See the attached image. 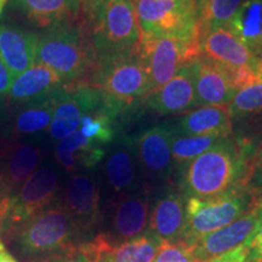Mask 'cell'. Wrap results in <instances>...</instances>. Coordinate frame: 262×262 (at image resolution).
Wrapping results in <instances>:
<instances>
[{
	"label": "cell",
	"mask_w": 262,
	"mask_h": 262,
	"mask_svg": "<svg viewBox=\"0 0 262 262\" xmlns=\"http://www.w3.org/2000/svg\"><path fill=\"white\" fill-rule=\"evenodd\" d=\"M249 180V157L233 136L222 139L181 168V188L186 198L222 194L235 187L248 186Z\"/></svg>",
	"instance_id": "cell-1"
},
{
	"label": "cell",
	"mask_w": 262,
	"mask_h": 262,
	"mask_svg": "<svg viewBox=\"0 0 262 262\" xmlns=\"http://www.w3.org/2000/svg\"><path fill=\"white\" fill-rule=\"evenodd\" d=\"M96 61L91 37L80 17L38 34L37 62L56 72L64 85L86 83Z\"/></svg>",
	"instance_id": "cell-2"
},
{
	"label": "cell",
	"mask_w": 262,
	"mask_h": 262,
	"mask_svg": "<svg viewBox=\"0 0 262 262\" xmlns=\"http://www.w3.org/2000/svg\"><path fill=\"white\" fill-rule=\"evenodd\" d=\"M79 17L97 58L139 49L141 33L135 0H83Z\"/></svg>",
	"instance_id": "cell-3"
},
{
	"label": "cell",
	"mask_w": 262,
	"mask_h": 262,
	"mask_svg": "<svg viewBox=\"0 0 262 262\" xmlns=\"http://www.w3.org/2000/svg\"><path fill=\"white\" fill-rule=\"evenodd\" d=\"M131 108L149 96V78L140 50L97 58L86 83Z\"/></svg>",
	"instance_id": "cell-4"
},
{
	"label": "cell",
	"mask_w": 262,
	"mask_h": 262,
	"mask_svg": "<svg viewBox=\"0 0 262 262\" xmlns=\"http://www.w3.org/2000/svg\"><path fill=\"white\" fill-rule=\"evenodd\" d=\"M79 231L63 205L55 203L15 229L11 237L25 254L51 256L77 244Z\"/></svg>",
	"instance_id": "cell-5"
},
{
	"label": "cell",
	"mask_w": 262,
	"mask_h": 262,
	"mask_svg": "<svg viewBox=\"0 0 262 262\" xmlns=\"http://www.w3.org/2000/svg\"><path fill=\"white\" fill-rule=\"evenodd\" d=\"M247 186L209 198H186V222L178 242L193 247L205 235L233 222L250 205Z\"/></svg>",
	"instance_id": "cell-6"
},
{
	"label": "cell",
	"mask_w": 262,
	"mask_h": 262,
	"mask_svg": "<svg viewBox=\"0 0 262 262\" xmlns=\"http://www.w3.org/2000/svg\"><path fill=\"white\" fill-rule=\"evenodd\" d=\"M60 173L54 166H39L14 194L0 203V232L10 237L19 226L55 204Z\"/></svg>",
	"instance_id": "cell-7"
},
{
	"label": "cell",
	"mask_w": 262,
	"mask_h": 262,
	"mask_svg": "<svg viewBox=\"0 0 262 262\" xmlns=\"http://www.w3.org/2000/svg\"><path fill=\"white\" fill-rule=\"evenodd\" d=\"M142 39L176 37L199 40L195 0H135Z\"/></svg>",
	"instance_id": "cell-8"
},
{
	"label": "cell",
	"mask_w": 262,
	"mask_h": 262,
	"mask_svg": "<svg viewBox=\"0 0 262 262\" xmlns=\"http://www.w3.org/2000/svg\"><path fill=\"white\" fill-rule=\"evenodd\" d=\"M139 50L148 71L149 95L169 83L180 68L201 55L199 40L176 37L142 39Z\"/></svg>",
	"instance_id": "cell-9"
},
{
	"label": "cell",
	"mask_w": 262,
	"mask_h": 262,
	"mask_svg": "<svg viewBox=\"0 0 262 262\" xmlns=\"http://www.w3.org/2000/svg\"><path fill=\"white\" fill-rule=\"evenodd\" d=\"M262 220V198L255 199L237 220L205 235L192 247L196 262H209L247 243Z\"/></svg>",
	"instance_id": "cell-10"
},
{
	"label": "cell",
	"mask_w": 262,
	"mask_h": 262,
	"mask_svg": "<svg viewBox=\"0 0 262 262\" xmlns=\"http://www.w3.org/2000/svg\"><path fill=\"white\" fill-rule=\"evenodd\" d=\"M172 131L168 123L153 125L133 137L140 171L153 181L165 180L173 170Z\"/></svg>",
	"instance_id": "cell-11"
},
{
	"label": "cell",
	"mask_w": 262,
	"mask_h": 262,
	"mask_svg": "<svg viewBox=\"0 0 262 262\" xmlns=\"http://www.w3.org/2000/svg\"><path fill=\"white\" fill-rule=\"evenodd\" d=\"M44 149L29 141H6L0 148V185L4 198L12 195L37 170Z\"/></svg>",
	"instance_id": "cell-12"
},
{
	"label": "cell",
	"mask_w": 262,
	"mask_h": 262,
	"mask_svg": "<svg viewBox=\"0 0 262 262\" xmlns=\"http://www.w3.org/2000/svg\"><path fill=\"white\" fill-rule=\"evenodd\" d=\"M56 93L40 100L11 107L0 135L6 141H19L24 137L39 135L47 131L56 106Z\"/></svg>",
	"instance_id": "cell-13"
},
{
	"label": "cell",
	"mask_w": 262,
	"mask_h": 262,
	"mask_svg": "<svg viewBox=\"0 0 262 262\" xmlns=\"http://www.w3.org/2000/svg\"><path fill=\"white\" fill-rule=\"evenodd\" d=\"M199 52L225 72L255 64V57L247 45L228 27H220L199 39Z\"/></svg>",
	"instance_id": "cell-14"
},
{
	"label": "cell",
	"mask_w": 262,
	"mask_h": 262,
	"mask_svg": "<svg viewBox=\"0 0 262 262\" xmlns=\"http://www.w3.org/2000/svg\"><path fill=\"white\" fill-rule=\"evenodd\" d=\"M145 103L160 116L183 114L198 107L191 62L180 68L169 83L150 94Z\"/></svg>",
	"instance_id": "cell-15"
},
{
	"label": "cell",
	"mask_w": 262,
	"mask_h": 262,
	"mask_svg": "<svg viewBox=\"0 0 262 262\" xmlns=\"http://www.w3.org/2000/svg\"><path fill=\"white\" fill-rule=\"evenodd\" d=\"M166 123L173 135L180 136L228 137L233 134L228 106H199Z\"/></svg>",
	"instance_id": "cell-16"
},
{
	"label": "cell",
	"mask_w": 262,
	"mask_h": 262,
	"mask_svg": "<svg viewBox=\"0 0 262 262\" xmlns=\"http://www.w3.org/2000/svg\"><path fill=\"white\" fill-rule=\"evenodd\" d=\"M61 204L80 229L91 228L100 214V188L93 176L75 173L68 181Z\"/></svg>",
	"instance_id": "cell-17"
},
{
	"label": "cell",
	"mask_w": 262,
	"mask_h": 262,
	"mask_svg": "<svg viewBox=\"0 0 262 262\" xmlns=\"http://www.w3.org/2000/svg\"><path fill=\"white\" fill-rule=\"evenodd\" d=\"M191 68L198 107L228 106L237 91L220 66L199 55L191 61Z\"/></svg>",
	"instance_id": "cell-18"
},
{
	"label": "cell",
	"mask_w": 262,
	"mask_h": 262,
	"mask_svg": "<svg viewBox=\"0 0 262 262\" xmlns=\"http://www.w3.org/2000/svg\"><path fill=\"white\" fill-rule=\"evenodd\" d=\"M64 83L56 72L35 62L31 68L18 74L12 81L6 98L9 107L40 100L56 93Z\"/></svg>",
	"instance_id": "cell-19"
},
{
	"label": "cell",
	"mask_w": 262,
	"mask_h": 262,
	"mask_svg": "<svg viewBox=\"0 0 262 262\" xmlns=\"http://www.w3.org/2000/svg\"><path fill=\"white\" fill-rule=\"evenodd\" d=\"M37 44L35 32L14 25L0 26V58L14 77L37 62Z\"/></svg>",
	"instance_id": "cell-20"
},
{
	"label": "cell",
	"mask_w": 262,
	"mask_h": 262,
	"mask_svg": "<svg viewBox=\"0 0 262 262\" xmlns=\"http://www.w3.org/2000/svg\"><path fill=\"white\" fill-rule=\"evenodd\" d=\"M139 163L133 136H122L112 147L104 163L108 185L117 193H133L139 188Z\"/></svg>",
	"instance_id": "cell-21"
},
{
	"label": "cell",
	"mask_w": 262,
	"mask_h": 262,
	"mask_svg": "<svg viewBox=\"0 0 262 262\" xmlns=\"http://www.w3.org/2000/svg\"><path fill=\"white\" fill-rule=\"evenodd\" d=\"M149 232L164 242H178L186 222V198L171 188L160 194L149 214Z\"/></svg>",
	"instance_id": "cell-22"
},
{
	"label": "cell",
	"mask_w": 262,
	"mask_h": 262,
	"mask_svg": "<svg viewBox=\"0 0 262 262\" xmlns=\"http://www.w3.org/2000/svg\"><path fill=\"white\" fill-rule=\"evenodd\" d=\"M83 0H11V9L37 28L79 18Z\"/></svg>",
	"instance_id": "cell-23"
},
{
	"label": "cell",
	"mask_w": 262,
	"mask_h": 262,
	"mask_svg": "<svg viewBox=\"0 0 262 262\" xmlns=\"http://www.w3.org/2000/svg\"><path fill=\"white\" fill-rule=\"evenodd\" d=\"M95 239L100 249L98 262H153L164 242L152 232L122 243H113L107 234H98Z\"/></svg>",
	"instance_id": "cell-24"
},
{
	"label": "cell",
	"mask_w": 262,
	"mask_h": 262,
	"mask_svg": "<svg viewBox=\"0 0 262 262\" xmlns=\"http://www.w3.org/2000/svg\"><path fill=\"white\" fill-rule=\"evenodd\" d=\"M149 220V198L146 192L124 194L114 208L113 229L116 239L130 241L145 233Z\"/></svg>",
	"instance_id": "cell-25"
},
{
	"label": "cell",
	"mask_w": 262,
	"mask_h": 262,
	"mask_svg": "<svg viewBox=\"0 0 262 262\" xmlns=\"http://www.w3.org/2000/svg\"><path fill=\"white\" fill-rule=\"evenodd\" d=\"M104 146L86 139L79 130L58 141L55 148V159L68 172L94 168L104 158Z\"/></svg>",
	"instance_id": "cell-26"
},
{
	"label": "cell",
	"mask_w": 262,
	"mask_h": 262,
	"mask_svg": "<svg viewBox=\"0 0 262 262\" xmlns=\"http://www.w3.org/2000/svg\"><path fill=\"white\" fill-rule=\"evenodd\" d=\"M226 27L254 52L262 44V0H244Z\"/></svg>",
	"instance_id": "cell-27"
},
{
	"label": "cell",
	"mask_w": 262,
	"mask_h": 262,
	"mask_svg": "<svg viewBox=\"0 0 262 262\" xmlns=\"http://www.w3.org/2000/svg\"><path fill=\"white\" fill-rule=\"evenodd\" d=\"M199 39L212 29L226 27L244 0H195Z\"/></svg>",
	"instance_id": "cell-28"
},
{
	"label": "cell",
	"mask_w": 262,
	"mask_h": 262,
	"mask_svg": "<svg viewBox=\"0 0 262 262\" xmlns=\"http://www.w3.org/2000/svg\"><path fill=\"white\" fill-rule=\"evenodd\" d=\"M225 137L221 136H180L173 135L171 155L173 168L181 169L196 157L210 149Z\"/></svg>",
	"instance_id": "cell-29"
},
{
	"label": "cell",
	"mask_w": 262,
	"mask_h": 262,
	"mask_svg": "<svg viewBox=\"0 0 262 262\" xmlns=\"http://www.w3.org/2000/svg\"><path fill=\"white\" fill-rule=\"evenodd\" d=\"M232 124L251 117L262 116V81L249 85L235 93L228 103Z\"/></svg>",
	"instance_id": "cell-30"
},
{
	"label": "cell",
	"mask_w": 262,
	"mask_h": 262,
	"mask_svg": "<svg viewBox=\"0 0 262 262\" xmlns=\"http://www.w3.org/2000/svg\"><path fill=\"white\" fill-rule=\"evenodd\" d=\"M97 248L93 241L85 244H75L67 250L49 256L44 262H98Z\"/></svg>",
	"instance_id": "cell-31"
},
{
	"label": "cell",
	"mask_w": 262,
	"mask_h": 262,
	"mask_svg": "<svg viewBox=\"0 0 262 262\" xmlns=\"http://www.w3.org/2000/svg\"><path fill=\"white\" fill-rule=\"evenodd\" d=\"M153 262H196L192 247L182 242H163Z\"/></svg>",
	"instance_id": "cell-32"
},
{
	"label": "cell",
	"mask_w": 262,
	"mask_h": 262,
	"mask_svg": "<svg viewBox=\"0 0 262 262\" xmlns=\"http://www.w3.org/2000/svg\"><path fill=\"white\" fill-rule=\"evenodd\" d=\"M251 262H262V220L256 231L247 242Z\"/></svg>",
	"instance_id": "cell-33"
},
{
	"label": "cell",
	"mask_w": 262,
	"mask_h": 262,
	"mask_svg": "<svg viewBox=\"0 0 262 262\" xmlns=\"http://www.w3.org/2000/svg\"><path fill=\"white\" fill-rule=\"evenodd\" d=\"M14 79V74L11 73V71L6 67V64L0 58V95H3V96L8 95Z\"/></svg>",
	"instance_id": "cell-34"
},
{
	"label": "cell",
	"mask_w": 262,
	"mask_h": 262,
	"mask_svg": "<svg viewBox=\"0 0 262 262\" xmlns=\"http://www.w3.org/2000/svg\"><path fill=\"white\" fill-rule=\"evenodd\" d=\"M253 175L262 179V145L255 152L253 163H250V178Z\"/></svg>",
	"instance_id": "cell-35"
},
{
	"label": "cell",
	"mask_w": 262,
	"mask_h": 262,
	"mask_svg": "<svg viewBox=\"0 0 262 262\" xmlns=\"http://www.w3.org/2000/svg\"><path fill=\"white\" fill-rule=\"evenodd\" d=\"M8 116H9L8 98H6V96L0 95V134H2L3 129H4Z\"/></svg>",
	"instance_id": "cell-36"
},
{
	"label": "cell",
	"mask_w": 262,
	"mask_h": 262,
	"mask_svg": "<svg viewBox=\"0 0 262 262\" xmlns=\"http://www.w3.org/2000/svg\"><path fill=\"white\" fill-rule=\"evenodd\" d=\"M255 57V64H256V72L262 70V44L253 52Z\"/></svg>",
	"instance_id": "cell-37"
},
{
	"label": "cell",
	"mask_w": 262,
	"mask_h": 262,
	"mask_svg": "<svg viewBox=\"0 0 262 262\" xmlns=\"http://www.w3.org/2000/svg\"><path fill=\"white\" fill-rule=\"evenodd\" d=\"M0 262H17V261H16L15 258L5 250V248H4L0 250Z\"/></svg>",
	"instance_id": "cell-38"
},
{
	"label": "cell",
	"mask_w": 262,
	"mask_h": 262,
	"mask_svg": "<svg viewBox=\"0 0 262 262\" xmlns=\"http://www.w3.org/2000/svg\"><path fill=\"white\" fill-rule=\"evenodd\" d=\"M5 0H0V15H2V11H3V9H4V6H5Z\"/></svg>",
	"instance_id": "cell-39"
},
{
	"label": "cell",
	"mask_w": 262,
	"mask_h": 262,
	"mask_svg": "<svg viewBox=\"0 0 262 262\" xmlns=\"http://www.w3.org/2000/svg\"><path fill=\"white\" fill-rule=\"evenodd\" d=\"M3 199H5V198H4V195H3V192H2V185H0V203L3 202Z\"/></svg>",
	"instance_id": "cell-40"
},
{
	"label": "cell",
	"mask_w": 262,
	"mask_h": 262,
	"mask_svg": "<svg viewBox=\"0 0 262 262\" xmlns=\"http://www.w3.org/2000/svg\"><path fill=\"white\" fill-rule=\"evenodd\" d=\"M257 75H258V79H260L262 81V70L257 72Z\"/></svg>",
	"instance_id": "cell-41"
},
{
	"label": "cell",
	"mask_w": 262,
	"mask_h": 262,
	"mask_svg": "<svg viewBox=\"0 0 262 262\" xmlns=\"http://www.w3.org/2000/svg\"><path fill=\"white\" fill-rule=\"evenodd\" d=\"M2 249H4V245H3L2 241H0V250H2Z\"/></svg>",
	"instance_id": "cell-42"
},
{
	"label": "cell",
	"mask_w": 262,
	"mask_h": 262,
	"mask_svg": "<svg viewBox=\"0 0 262 262\" xmlns=\"http://www.w3.org/2000/svg\"><path fill=\"white\" fill-rule=\"evenodd\" d=\"M102 262H104V261H102Z\"/></svg>",
	"instance_id": "cell-43"
},
{
	"label": "cell",
	"mask_w": 262,
	"mask_h": 262,
	"mask_svg": "<svg viewBox=\"0 0 262 262\" xmlns=\"http://www.w3.org/2000/svg\"><path fill=\"white\" fill-rule=\"evenodd\" d=\"M5 2H6V0H5Z\"/></svg>",
	"instance_id": "cell-44"
}]
</instances>
